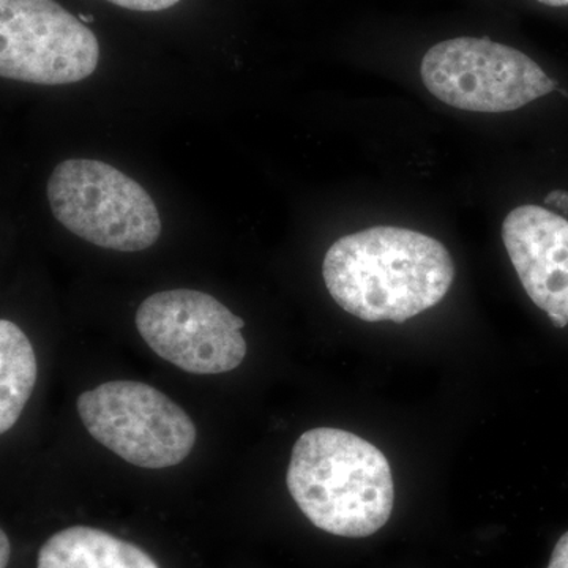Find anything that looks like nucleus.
<instances>
[{
  "instance_id": "obj_1",
  "label": "nucleus",
  "mask_w": 568,
  "mask_h": 568,
  "mask_svg": "<svg viewBox=\"0 0 568 568\" xmlns=\"http://www.w3.org/2000/svg\"><path fill=\"white\" fill-rule=\"evenodd\" d=\"M323 275L332 298L349 315L403 324L446 297L455 264L429 235L376 226L336 241L325 254Z\"/></svg>"
},
{
  "instance_id": "obj_2",
  "label": "nucleus",
  "mask_w": 568,
  "mask_h": 568,
  "mask_svg": "<svg viewBox=\"0 0 568 568\" xmlns=\"http://www.w3.org/2000/svg\"><path fill=\"white\" fill-rule=\"evenodd\" d=\"M286 485L312 525L338 537L373 536L394 510L386 455L345 429L315 428L298 437Z\"/></svg>"
},
{
  "instance_id": "obj_3",
  "label": "nucleus",
  "mask_w": 568,
  "mask_h": 568,
  "mask_svg": "<svg viewBox=\"0 0 568 568\" xmlns=\"http://www.w3.org/2000/svg\"><path fill=\"white\" fill-rule=\"evenodd\" d=\"M47 193L55 220L102 248L142 252L162 234V220L151 194L130 175L99 160L59 163Z\"/></svg>"
},
{
  "instance_id": "obj_4",
  "label": "nucleus",
  "mask_w": 568,
  "mask_h": 568,
  "mask_svg": "<svg viewBox=\"0 0 568 568\" xmlns=\"http://www.w3.org/2000/svg\"><path fill=\"white\" fill-rule=\"evenodd\" d=\"M78 414L97 443L145 469L181 465L196 443L189 414L159 388L136 381H110L84 392Z\"/></svg>"
},
{
  "instance_id": "obj_5",
  "label": "nucleus",
  "mask_w": 568,
  "mask_h": 568,
  "mask_svg": "<svg viewBox=\"0 0 568 568\" xmlns=\"http://www.w3.org/2000/svg\"><path fill=\"white\" fill-rule=\"evenodd\" d=\"M420 74L437 100L473 112L517 111L558 85L521 51L474 37L435 44L422 61Z\"/></svg>"
},
{
  "instance_id": "obj_6",
  "label": "nucleus",
  "mask_w": 568,
  "mask_h": 568,
  "mask_svg": "<svg viewBox=\"0 0 568 568\" xmlns=\"http://www.w3.org/2000/svg\"><path fill=\"white\" fill-rule=\"evenodd\" d=\"M95 33L54 0H0V77L74 84L99 67Z\"/></svg>"
},
{
  "instance_id": "obj_7",
  "label": "nucleus",
  "mask_w": 568,
  "mask_h": 568,
  "mask_svg": "<svg viewBox=\"0 0 568 568\" xmlns=\"http://www.w3.org/2000/svg\"><path fill=\"white\" fill-rule=\"evenodd\" d=\"M134 321L153 353L192 375H222L244 362L245 321L201 291L152 294Z\"/></svg>"
},
{
  "instance_id": "obj_8",
  "label": "nucleus",
  "mask_w": 568,
  "mask_h": 568,
  "mask_svg": "<svg viewBox=\"0 0 568 568\" xmlns=\"http://www.w3.org/2000/svg\"><path fill=\"white\" fill-rule=\"evenodd\" d=\"M503 241L530 301L568 323V222L558 213L521 205L508 213Z\"/></svg>"
},
{
  "instance_id": "obj_9",
  "label": "nucleus",
  "mask_w": 568,
  "mask_h": 568,
  "mask_svg": "<svg viewBox=\"0 0 568 568\" xmlns=\"http://www.w3.org/2000/svg\"><path fill=\"white\" fill-rule=\"evenodd\" d=\"M37 568H160L144 549L89 526L54 534L40 548Z\"/></svg>"
},
{
  "instance_id": "obj_10",
  "label": "nucleus",
  "mask_w": 568,
  "mask_h": 568,
  "mask_svg": "<svg viewBox=\"0 0 568 568\" xmlns=\"http://www.w3.org/2000/svg\"><path fill=\"white\" fill-rule=\"evenodd\" d=\"M37 358L28 335L9 320L0 321V433L6 435L31 398Z\"/></svg>"
},
{
  "instance_id": "obj_11",
  "label": "nucleus",
  "mask_w": 568,
  "mask_h": 568,
  "mask_svg": "<svg viewBox=\"0 0 568 568\" xmlns=\"http://www.w3.org/2000/svg\"><path fill=\"white\" fill-rule=\"evenodd\" d=\"M108 2L134 11H162L171 9L181 0H108Z\"/></svg>"
},
{
  "instance_id": "obj_12",
  "label": "nucleus",
  "mask_w": 568,
  "mask_h": 568,
  "mask_svg": "<svg viewBox=\"0 0 568 568\" xmlns=\"http://www.w3.org/2000/svg\"><path fill=\"white\" fill-rule=\"evenodd\" d=\"M548 568H568V532L556 544Z\"/></svg>"
},
{
  "instance_id": "obj_13",
  "label": "nucleus",
  "mask_w": 568,
  "mask_h": 568,
  "mask_svg": "<svg viewBox=\"0 0 568 568\" xmlns=\"http://www.w3.org/2000/svg\"><path fill=\"white\" fill-rule=\"evenodd\" d=\"M545 204L552 205L568 215V192L566 190H552L545 196Z\"/></svg>"
},
{
  "instance_id": "obj_14",
  "label": "nucleus",
  "mask_w": 568,
  "mask_h": 568,
  "mask_svg": "<svg viewBox=\"0 0 568 568\" xmlns=\"http://www.w3.org/2000/svg\"><path fill=\"white\" fill-rule=\"evenodd\" d=\"M10 559V540L6 530L0 532V568H7Z\"/></svg>"
},
{
  "instance_id": "obj_15",
  "label": "nucleus",
  "mask_w": 568,
  "mask_h": 568,
  "mask_svg": "<svg viewBox=\"0 0 568 568\" xmlns=\"http://www.w3.org/2000/svg\"><path fill=\"white\" fill-rule=\"evenodd\" d=\"M537 2L544 3L548 7H567L568 0H537Z\"/></svg>"
},
{
  "instance_id": "obj_16",
  "label": "nucleus",
  "mask_w": 568,
  "mask_h": 568,
  "mask_svg": "<svg viewBox=\"0 0 568 568\" xmlns=\"http://www.w3.org/2000/svg\"><path fill=\"white\" fill-rule=\"evenodd\" d=\"M80 20L82 22H91V21H93V18L92 17H85V14H80Z\"/></svg>"
}]
</instances>
